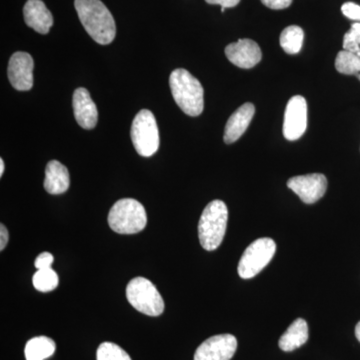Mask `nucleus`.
Listing matches in <instances>:
<instances>
[{"mask_svg": "<svg viewBox=\"0 0 360 360\" xmlns=\"http://www.w3.org/2000/svg\"><path fill=\"white\" fill-rule=\"evenodd\" d=\"M293 0H262V4L270 9L288 8L292 4Z\"/></svg>", "mask_w": 360, "mask_h": 360, "instance_id": "obj_26", "label": "nucleus"}, {"mask_svg": "<svg viewBox=\"0 0 360 360\" xmlns=\"http://www.w3.org/2000/svg\"><path fill=\"white\" fill-rule=\"evenodd\" d=\"M238 349V340L232 335L212 336L201 343L194 360H231Z\"/></svg>", "mask_w": 360, "mask_h": 360, "instance_id": "obj_10", "label": "nucleus"}, {"mask_svg": "<svg viewBox=\"0 0 360 360\" xmlns=\"http://www.w3.org/2000/svg\"><path fill=\"white\" fill-rule=\"evenodd\" d=\"M108 224L116 233H139L148 224L146 208L134 198H122L111 207L108 213Z\"/></svg>", "mask_w": 360, "mask_h": 360, "instance_id": "obj_4", "label": "nucleus"}, {"mask_svg": "<svg viewBox=\"0 0 360 360\" xmlns=\"http://www.w3.org/2000/svg\"><path fill=\"white\" fill-rule=\"evenodd\" d=\"M225 56L234 65L245 70L255 68L262 58L259 45L251 39H239L227 45Z\"/></svg>", "mask_w": 360, "mask_h": 360, "instance_id": "obj_12", "label": "nucleus"}, {"mask_svg": "<svg viewBox=\"0 0 360 360\" xmlns=\"http://www.w3.org/2000/svg\"><path fill=\"white\" fill-rule=\"evenodd\" d=\"M70 172L68 168L58 160L49 161L45 169V191L56 195L65 193L70 188Z\"/></svg>", "mask_w": 360, "mask_h": 360, "instance_id": "obj_16", "label": "nucleus"}, {"mask_svg": "<svg viewBox=\"0 0 360 360\" xmlns=\"http://www.w3.org/2000/svg\"><path fill=\"white\" fill-rule=\"evenodd\" d=\"M53 260L54 257L51 253L42 252L35 259L34 265L37 270L51 269L52 264H53Z\"/></svg>", "mask_w": 360, "mask_h": 360, "instance_id": "obj_25", "label": "nucleus"}, {"mask_svg": "<svg viewBox=\"0 0 360 360\" xmlns=\"http://www.w3.org/2000/svg\"><path fill=\"white\" fill-rule=\"evenodd\" d=\"M131 141L135 150L143 158H150L160 148V132L153 113L142 110L131 125Z\"/></svg>", "mask_w": 360, "mask_h": 360, "instance_id": "obj_6", "label": "nucleus"}, {"mask_svg": "<svg viewBox=\"0 0 360 360\" xmlns=\"http://www.w3.org/2000/svg\"><path fill=\"white\" fill-rule=\"evenodd\" d=\"M8 231L4 224L0 225V250H4L8 243Z\"/></svg>", "mask_w": 360, "mask_h": 360, "instance_id": "obj_28", "label": "nucleus"}, {"mask_svg": "<svg viewBox=\"0 0 360 360\" xmlns=\"http://www.w3.org/2000/svg\"><path fill=\"white\" fill-rule=\"evenodd\" d=\"M335 68L342 75H356L360 80V58L352 52H338L335 59Z\"/></svg>", "mask_w": 360, "mask_h": 360, "instance_id": "obj_20", "label": "nucleus"}, {"mask_svg": "<svg viewBox=\"0 0 360 360\" xmlns=\"http://www.w3.org/2000/svg\"><path fill=\"white\" fill-rule=\"evenodd\" d=\"M343 15L349 20L360 21V6L354 2H347L341 6Z\"/></svg>", "mask_w": 360, "mask_h": 360, "instance_id": "obj_24", "label": "nucleus"}, {"mask_svg": "<svg viewBox=\"0 0 360 360\" xmlns=\"http://www.w3.org/2000/svg\"><path fill=\"white\" fill-rule=\"evenodd\" d=\"M288 186L303 202L312 205L326 194L328 179L321 174L300 175L288 180Z\"/></svg>", "mask_w": 360, "mask_h": 360, "instance_id": "obj_9", "label": "nucleus"}, {"mask_svg": "<svg viewBox=\"0 0 360 360\" xmlns=\"http://www.w3.org/2000/svg\"><path fill=\"white\" fill-rule=\"evenodd\" d=\"M169 84L180 110L189 116L201 115L205 108V90L200 80L184 68H179L170 75Z\"/></svg>", "mask_w": 360, "mask_h": 360, "instance_id": "obj_2", "label": "nucleus"}, {"mask_svg": "<svg viewBox=\"0 0 360 360\" xmlns=\"http://www.w3.org/2000/svg\"><path fill=\"white\" fill-rule=\"evenodd\" d=\"M307 129V103L304 97L295 96L288 101L284 113L283 135L288 141H295L304 134Z\"/></svg>", "mask_w": 360, "mask_h": 360, "instance_id": "obj_8", "label": "nucleus"}, {"mask_svg": "<svg viewBox=\"0 0 360 360\" xmlns=\"http://www.w3.org/2000/svg\"><path fill=\"white\" fill-rule=\"evenodd\" d=\"M33 68L34 63L30 54L26 52H15L9 59L8 79L14 89L26 91L33 85Z\"/></svg>", "mask_w": 360, "mask_h": 360, "instance_id": "obj_11", "label": "nucleus"}, {"mask_svg": "<svg viewBox=\"0 0 360 360\" xmlns=\"http://www.w3.org/2000/svg\"><path fill=\"white\" fill-rule=\"evenodd\" d=\"M205 1L210 4H217L224 8H231L238 6L240 0H205Z\"/></svg>", "mask_w": 360, "mask_h": 360, "instance_id": "obj_27", "label": "nucleus"}, {"mask_svg": "<svg viewBox=\"0 0 360 360\" xmlns=\"http://www.w3.org/2000/svg\"><path fill=\"white\" fill-rule=\"evenodd\" d=\"M304 33L302 27L291 25L281 32V45L284 51L288 54H296L302 49Z\"/></svg>", "mask_w": 360, "mask_h": 360, "instance_id": "obj_19", "label": "nucleus"}, {"mask_svg": "<svg viewBox=\"0 0 360 360\" xmlns=\"http://www.w3.org/2000/svg\"><path fill=\"white\" fill-rule=\"evenodd\" d=\"M309 333L307 322L302 319H297L290 324L288 330L279 340V347L283 352H290L302 347L309 340Z\"/></svg>", "mask_w": 360, "mask_h": 360, "instance_id": "obj_17", "label": "nucleus"}, {"mask_svg": "<svg viewBox=\"0 0 360 360\" xmlns=\"http://www.w3.org/2000/svg\"><path fill=\"white\" fill-rule=\"evenodd\" d=\"M75 6L80 22L94 41L103 45L113 41L115 18L101 0H75Z\"/></svg>", "mask_w": 360, "mask_h": 360, "instance_id": "obj_1", "label": "nucleus"}, {"mask_svg": "<svg viewBox=\"0 0 360 360\" xmlns=\"http://www.w3.org/2000/svg\"><path fill=\"white\" fill-rule=\"evenodd\" d=\"M355 336H356L357 340L360 342V321L355 326Z\"/></svg>", "mask_w": 360, "mask_h": 360, "instance_id": "obj_29", "label": "nucleus"}, {"mask_svg": "<svg viewBox=\"0 0 360 360\" xmlns=\"http://www.w3.org/2000/svg\"><path fill=\"white\" fill-rule=\"evenodd\" d=\"M26 25L40 34H47L53 25V18L41 0H28L23 7Z\"/></svg>", "mask_w": 360, "mask_h": 360, "instance_id": "obj_14", "label": "nucleus"}, {"mask_svg": "<svg viewBox=\"0 0 360 360\" xmlns=\"http://www.w3.org/2000/svg\"><path fill=\"white\" fill-rule=\"evenodd\" d=\"M127 300L135 309L148 316H160L165 302L155 284L144 277H135L127 288Z\"/></svg>", "mask_w": 360, "mask_h": 360, "instance_id": "obj_5", "label": "nucleus"}, {"mask_svg": "<svg viewBox=\"0 0 360 360\" xmlns=\"http://www.w3.org/2000/svg\"><path fill=\"white\" fill-rule=\"evenodd\" d=\"M33 286L41 292H49L58 288L59 278L58 274L51 269L37 270L33 276Z\"/></svg>", "mask_w": 360, "mask_h": 360, "instance_id": "obj_21", "label": "nucleus"}, {"mask_svg": "<svg viewBox=\"0 0 360 360\" xmlns=\"http://www.w3.org/2000/svg\"><path fill=\"white\" fill-rule=\"evenodd\" d=\"M96 360H132L129 354L120 345L103 342L97 348Z\"/></svg>", "mask_w": 360, "mask_h": 360, "instance_id": "obj_22", "label": "nucleus"}, {"mask_svg": "<svg viewBox=\"0 0 360 360\" xmlns=\"http://www.w3.org/2000/svg\"><path fill=\"white\" fill-rule=\"evenodd\" d=\"M4 161L0 158V175L4 174Z\"/></svg>", "mask_w": 360, "mask_h": 360, "instance_id": "obj_30", "label": "nucleus"}, {"mask_svg": "<svg viewBox=\"0 0 360 360\" xmlns=\"http://www.w3.org/2000/svg\"><path fill=\"white\" fill-rule=\"evenodd\" d=\"M343 51L352 52L360 58V22L354 23L345 35Z\"/></svg>", "mask_w": 360, "mask_h": 360, "instance_id": "obj_23", "label": "nucleus"}, {"mask_svg": "<svg viewBox=\"0 0 360 360\" xmlns=\"http://www.w3.org/2000/svg\"><path fill=\"white\" fill-rule=\"evenodd\" d=\"M229 221V210L224 201L208 203L201 214L198 224L200 245L205 250H217L224 240Z\"/></svg>", "mask_w": 360, "mask_h": 360, "instance_id": "obj_3", "label": "nucleus"}, {"mask_svg": "<svg viewBox=\"0 0 360 360\" xmlns=\"http://www.w3.org/2000/svg\"><path fill=\"white\" fill-rule=\"evenodd\" d=\"M73 112L78 124L84 129H94L98 120V111L89 90L80 87L75 90L72 99Z\"/></svg>", "mask_w": 360, "mask_h": 360, "instance_id": "obj_13", "label": "nucleus"}, {"mask_svg": "<svg viewBox=\"0 0 360 360\" xmlns=\"http://www.w3.org/2000/svg\"><path fill=\"white\" fill-rule=\"evenodd\" d=\"M255 108L252 103H245L227 120L224 130V142L227 144L233 143L240 139L250 127L251 120L255 116Z\"/></svg>", "mask_w": 360, "mask_h": 360, "instance_id": "obj_15", "label": "nucleus"}, {"mask_svg": "<svg viewBox=\"0 0 360 360\" xmlns=\"http://www.w3.org/2000/svg\"><path fill=\"white\" fill-rule=\"evenodd\" d=\"M276 245L271 238H259L251 243L239 260L238 274L250 279L257 276L276 255Z\"/></svg>", "mask_w": 360, "mask_h": 360, "instance_id": "obj_7", "label": "nucleus"}, {"mask_svg": "<svg viewBox=\"0 0 360 360\" xmlns=\"http://www.w3.org/2000/svg\"><path fill=\"white\" fill-rule=\"evenodd\" d=\"M56 345L47 336H37L28 340L25 345L26 360H44L56 352Z\"/></svg>", "mask_w": 360, "mask_h": 360, "instance_id": "obj_18", "label": "nucleus"}]
</instances>
